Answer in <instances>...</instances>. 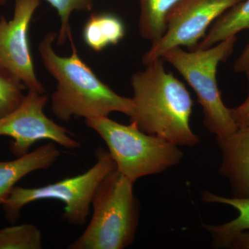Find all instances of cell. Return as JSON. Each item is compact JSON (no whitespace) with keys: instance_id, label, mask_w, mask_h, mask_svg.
I'll list each match as a JSON object with an SVG mask.
<instances>
[{"instance_id":"cell-1","label":"cell","mask_w":249,"mask_h":249,"mask_svg":"<svg viewBox=\"0 0 249 249\" xmlns=\"http://www.w3.org/2000/svg\"><path fill=\"white\" fill-rule=\"evenodd\" d=\"M57 36L50 31L37 47L42 64L57 81L56 89L51 96L53 115L64 122L73 117H105L112 112L130 116L132 98L118 94L96 76L80 58L71 32L68 36L72 52L69 56H61L54 51Z\"/></svg>"},{"instance_id":"cell-2","label":"cell","mask_w":249,"mask_h":249,"mask_svg":"<svg viewBox=\"0 0 249 249\" xmlns=\"http://www.w3.org/2000/svg\"><path fill=\"white\" fill-rule=\"evenodd\" d=\"M145 66L131 77L133 107L130 123L142 132L178 146H196L200 140L191 127L193 103L189 91L165 70L163 58Z\"/></svg>"},{"instance_id":"cell-3","label":"cell","mask_w":249,"mask_h":249,"mask_svg":"<svg viewBox=\"0 0 249 249\" xmlns=\"http://www.w3.org/2000/svg\"><path fill=\"white\" fill-rule=\"evenodd\" d=\"M134 182L115 169L96 188L92 217L69 249H124L132 245L139 221Z\"/></svg>"},{"instance_id":"cell-4","label":"cell","mask_w":249,"mask_h":249,"mask_svg":"<svg viewBox=\"0 0 249 249\" xmlns=\"http://www.w3.org/2000/svg\"><path fill=\"white\" fill-rule=\"evenodd\" d=\"M236 41L237 36H232L209 48L188 52L175 47L161 57L194 90L202 107L204 127L217 138L230 135L238 129L231 108L223 102L217 80L218 66L231 55Z\"/></svg>"},{"instance_id":"cell-5","label":"cell","mask_w":249,"mask_h":249,"mask_svg":"<svg viewBox=\"0 0 249 249\" xmlns=\"http://www.w3.org/2000/svg\"><path fill=\"white\" fill-rule=\"evenodd\" d=\"M85 124L102 138L116 169L135 182L179 164L183 152L178 145L142 132L134 124H119L108 116L85 119Z\"/></svg>"},{"instance_id":"cell-6","label":"cell","mask_w":249,"mask_h":249,"mask_svg":"<svg viewBox=\"0 0 249 249\" xmlns=\"http://www.w3.org/2000/svg\"><path fill=\"white\" fill-rule=\"evenodd\" d=\"M96 155V164L78 176L37 188L15 186L2 204L7 219L16 222L21 210L30 203L56 199L65 204L64 218L67 222L71 225H84L96 188L108 174L116 169L109 152L100 147Z\"/></svg>"},{"instance_id":"cell-7","label":"cell","mask_w":249,"mask_h":249,"mask_svg":"<svg viewBox=\"0 0 249 249\" xmlns=\"http://www.w3.org/2000/svg\"><path fill=\"white\" fill-rule=\"evenodd\" d=\"M242 0H179L166 18L163 36L152 43L144 54V65L161 58L175 47L194 50L213 23L226 11Z\"/></svg>"},{"instance_id":"cell-8","label":"cell","mask_w":249,"mask_h":249,"mask_svg":"<svg viewBox=\"0 0 249 249\" xmlns=\"http://www.w3.org/2000/svg\"><path fill=\"white\" fill-rule=\"evenodd\" d=\"M48 103L45 93L28 90L22 103L14 111L0 119V136L11 137V151L17 157L29 153L31 147L43 139L52 141L67 149L80 147L65 127L46 115Z\"/></svg>"},{"instance_id":"cell-9","label":"cell","mask_w":249,"mask_h":249,"mask_svg":"<svg viewBox=\"0 0 249 249\" xmlns=\"http://www.w3.org/2000/svg\"><path fill=\"white\" fill-rule=\"evenodd\" d=\"M42 0H16L14 16L0 17V72L19 80L28 90L45 93L36 76L29 43L31 20Z\"/></svg>"},{"instance_id":"cell-10","label":"cell","mask_w":249,"mask_h":249,"mask_svg":"<svg viewBox=\"0 0 249 249\" xmlns=\"http://www.w3.org/2000/svg\"><path fill=\"white\" fill-rule=\"evenodd\" d=\"M217 142L222 153L219 172L229 180L233 196L249 197V124Z\"/></svg>"},{"instance_id":"cell-11","label":"cell","mask_w":249,"mask_h":249,"mask_svg":"<svg viewBox=\"0 0 249 249\" xmlns=\"http://www.w3.org/2000/svg\"><path fill=\"white\" fill-rule=\"evenodd\" d=\"M60 155L54 142H50L16 160L0 161V204H4L21 178L36 170L48 169Z\"/></svg>"},{"instance_id":"cell-12","label":"cell","mask_w":249,"mask_h":249,"mask_svg":"<svg viewBox=\"0 0 249 249\" xmlns=\"http://www.w3.org/2000/svg\"><path fill=\"white\" fill-rule=\"evenodd\" d=\"M201 200L208 204L228 205L237 210L238 216L230 222L219 225L203 224L209 232L215 248L227 249L231 240L240 232L249 231V197H226L208 191L201 193Z\"/></svg>"},{"instance_id":"cell-13","label":"cell","mask_w":249,"mask_h":249,"mask_svg":"<svg viewBox=\"0 0 249 249\" xmlns=\"http://www.w3.org/2000/svg\"><path fill=\"white\" fill-rule=\"evenodd\" d=\"M125 29L122 19L109 13L91 14L83 30L85 43L96 52H101L122 40Z\"/></svg>"},{"instance_id":"cell-14","label":"cell","mask_w":249,"mask_h":249,"mask_svg":"<svg viewBox=\"0 0 249 249\" xmlns=\"http://www.w3.org/2000/svg\"><path fill=\"white\" fill-rule=\"evenodd\" d=\"M249 29V0H242L226 11L209 28L196 49H206L237 36Z\"/></svg>"},{"instance_id":"cell-15","label":"cell","mask_w":249,"mask_h":249,"mask_svg":"<svg viewBox=\"0 0 249 249\" xmlns=\"http://www.w3.org/2000/svg\"><path fill=\"white\" fill-rule=\"evenodd\" d=\"M179 0H139V31L142 38L152 43L160 40L166 29V18Z\"/></svg>"},{"instance_id":"cell-16","label":"cell","mask_w":249,"mask_h":249,"mask_svg":"<svg viewBox=\"0 0 249 249\" xmlns=\"http://www.w3.org/2000/svg\"><path fill=\"white\" fill-rule=\"evenodd\" d=\"M42 234L34 224L5 228L0 230V249H42Z\"/></svg>"},{"instance_id":"cell-17","label":"cell","mask_w":249,"mask_h":249,"mask_svg":"<svg viewBox=\"0 0 249 249\" xmlns=\"http://www.w3.org/2000/svg\"><path fill=\"white\" fill-rule=\"evenodd\" d=\"M58 13L60 27L57 36V45L62 46L68 40L71 32L70 19L75 11H90L93 7V0H45Z\"/></svg>"},{"instance_id":"cell-18","label":"cell","mask_w":249,"mask_h":249,"mask_svg":"<svg viewBox=\"0 0 249 249\" xmlns=\"http://www.w3.org/2000/svg\"><path fill=\"white\" fill-rule=\"evenodd\" d=\"M26 87L19 80L0 72V119L22 103Z\"/></svg>"},{"instance_id":"cell-19","label":"cell","mask_w":249,"mask_h":249,"mask_svg":"<svg viewBox=\"0 0 249 249\" xmlns=\"http://www.w3.org/2000/svg\"><path fill=\"white\" fill-rule=\"evenodd\" d=\"M248 78L249 87V69L245 72ZM232 116L237 127H241L249 124V94L245 102L235 108H231Z\"/></svg>"},{"instance_id":"cell-20","label":"cell","mask_w":249,"mask_h":249,"mask_svg":"<svg viewBox=\"0 0 249 249\" xmlns=\"http://www.w3.org/2000/svg\"><path fill=\"white\" fill-rule=\"evenodd\" d=\"M249 69V37L248 42L242 53L235 60L233 65V70L237 73L246 72Z\"/></svg>"},{"instance_id":"cell-21","label":"cell","mask_w":249,"mask_h":249,"mask_svg":"<svg viewBox=\"0 0 249 249\" xmlns=\"http://www.w3.org/2000/svg\"><path fill=\"white\" fill-rule=\"evenodd\" d=\"M227 249H249V231L240 232L234 237Z\"/></svg>"},{"instance_id":"cell-22","label":"cell","mask_w":249,"mask_h":249,"mask_svg":"<svg viewBox=\"0 0 249 249\" xmlns=\"http://www.w3.org/2000/svg\"><path fill=\"white\" fill-rule=\"evenodd\" d=\"M6 1H7V0H0V6H3V5L6 4Z\"/></svg>"},{"instance_id":"cell-23","label":"cell","mask_w":249,"mask_h":249,"mask_svg":"<svg viewBox=\"0 0 249 249\" xmlns=\"http://www.w3.org/2000/svg\"><path fill=\"white\" fill-rule=\"evenodd\" d=\"M93 1H98V0H93Z\"/></svg>"}]
</instances>
